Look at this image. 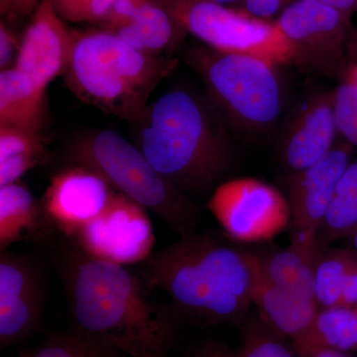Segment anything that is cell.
I'll return each mask as SVG.
<instances>
[{"instance_id":"cell-32","label":"cell","mask_w":357,"mask_h":357,"mask_svg":"<svg viewBox=\"0 0 357 357\" xmlns=\"http://www.w3.org/2000/svg\"><path fill=\"white\" fill-rule=\"evenodd\" d=\"M16 49H20L14 33L7 27L6 23L0 24V68L1 70L9 69Z\"/></svg>"},{"instance_id":"cell-9","label":"cell","mask_w":357,"mask_h":357,"mask_svg":"<svg viewBox=\"0 0 357 357\" xmlns=\"http://www.w3.org/2000/svg\"><path fill=\"white\" fill-rule=\"evenodd\" d=\"M208 208L225 232L241 243L269 241L291 222L288 199L257 178L222 183L211 195Z\"/></svg>"},{"instance_id":"cell-7","label":"cell","mask_w":357,"mask_h":357,"mask_svg":"<svg viewBox=\"0 0 357 357\" xmlns=\"http://www.w3.org/2000/svg\"><path fill=\"white\" fill-rule=\"evenodd\" d=\"M166 9L181 27L215 50L276 65L292 62V46L277 21L208 0H167Z\"/></svg>"},{"instance_id":"cell-39","label":"cell","mask_w":357,"mask_h":357,"mask_svg":"<svg viewBox=\"0 0 357 357\" xmlns=\"http://www.w3.org/2000/svg\"><path fill=\"white\" fill-rule=\"evenodd\" d=\"M208 1L215 2V3L222 4V6H227V4H234L239 0H208Z\"/></svg>"},{"instance_id":"cell-13","label":"cell","mask_w":357,"mask_h":357,"mask_svg":"<svg viewBox=\"0 0 357 357\" xmlns=\"http://www.w3.org/2000/svg\"><path fill=\"white\" fill-rule=\"evenodd\" d=\"M41 284L36 268L24 256L1 250L0 255V345L22 342L41 319Z\"/></svg>"},{"instance_id":"cell-23","label":"cell","mask_w":357,"mask_h":357,"mask_svg":"<svg viewBox=\"0 0 357 357\" xmlns=\"http://www.w3.org/2000/svg\"><path fill=\"white\" fill-rule=\"evenodd\" d=\"M357 263L356 251L319 249L314 262V285L319 307H340L347 277Z\"/></svg>"},{"instance_id":"cell-5","label":"cell","mask_w":357,"mask_h":357,"mask_svg":"<svg viewBox=\"0 0 357 357\" xmlns=\"http://www.w3.org/2000/svg\"><path fill=\"white\" fill-rule=\"evenodd\" d=\"M73 165L98 174L115 192L151 211L181 236L194 234L199 211L171 185L137 147L119 133L100 130L77 139L70 149Z\"/></svg>"},{"instance_id":"cell-14","label":"cell","mask_w":357,"mask_h":357,"mask_svg":"<svg viewBox=\"0 0 357 357\" xmlns=\"http://www.w3.org/2000/svg\"><path fill=\"white\" fill-rule=\"evenodd\" d=\"M77 35L56 13L51 0H41L21 39L14 68L47 88L69 67Z\"/></svg>"},{"instance_id":"cell-41","label":"cell","mask_w":357,"mask_h":357,"mask_svg":"<svg viewBox=\"0 0 357 357\" xmlns=\"http://www.w3.org/2000/svg\"><path fill=\"white\" fill-rule=\"evenodd\" d=\"M349 237H351L352 245H354V248L356 249L357 252V229L354 230V234H352Z\"/></svg>"},{"instance_id":"cell-27","label":"cell","mask_w":357,"mask_h":357,"mask_svg":"<svg viewBox=\"0 0 357 357\" xmlns=\"http://www.w3.org/2000/svg\"><path fill=\"white\" fill-rule=\"evenodd\" d=\"M333 114L337 131L351 146H357V88L344 83L333 91Z\"/></svg>"},{"instance_id":"cell-6","label":"cell","mask_w":357,"mask_h":357,"mask_svg":"<svg viewBox=\"0 0 357 357\" xmlns=\"http://www.w3.org/2000/svg\"><path fill=\"white\" fill-rule=\"evenodd\" d=\"M188 63L203 79L218 109L238 128L265 130L280 116L283 89L278 65L208 46L192 49Z\"/></svg>"},{"instance_id":"cell-29","label":"cell","mask_w":357,"mask_h":357,"mask_svg":"<svg viewBox=\"0 0 357 357\" xmlns=\"http://www.w3.org/2000/svg\"><path fill=\"white\" fill-rule=\"evenodd\" d=\"M43 160L33 156L11 157L0 161V187L14 184Z\"/></svg>"},{"instance_id":"cell-17","label":"cell","mask_w":357,"mask_h":357,"mask_svg":"<svg viewBox=\"0 0 357 357\" xmlns=\"http://www.w3.org/2000/svg\"><path fill=\"white\" fill-rule=\"evenodd\" d=\"M46 89L16 69L0 74V126L40 132L44 126Z\"/></svg>"},{"instance_id":"cell-15","label":"cell","mask_w":357,"mask_h":357,"mask_svg":"<svg viewBox=\"0 0 357 357\" xmlns=\"http://www.w3.org/2000/svg\"><path fill=\"white\" fill-rule=\"evenodd\" d=\"M333 91L312 98L291 123L281 146V159L292 172L314 165L333 149L335 132Z\"/></svg>"},{"instance_id":"cell-22","label":"cell","mask_w":357,"mask_h":357,"mask_svg":"<svg viewBox=\"0 0 357 357\" xmlns=\"http://www.w3.org/2000/svg\"><path fill=\"white\" fill-rule=\"evenodd\" d=\"M357 229V160L351 162L335 189L317 241L324 246L351 236Z\"/></svg>"},{"instance_id":"cell-40","label":"cell","mask_w":357,"mask_h":357,"mask_svg":"<svg viewBox=\"0 0 357 357\" xmlns=\"http://www.w3.org/2000/svg\"><path fill=\"white\" fill-rule=\"evenodd\" d=\"M0 3H1L2 13H3V11L6 13V11L8 10L10 0H0Z\"/></svg>"},{"instance_id":"cell-4","label":"cell","mask_w":357,"mask_h":357,"mask_svg":"<svg viewBox=\"0 0 357 357\" xmlns=\"http://www.w3.org/2000/svg\"><path fill=\"white\" fill-rule=\"evenodd\" d=\"M166 72L151 55L135 50L107 30L77 33L68 84L84 102L122 119L142 115L150 91Z\"/></svg>"},{"instance_id":"cell-10","label":"cell","mask_w":357,"mask_h":357,"mask_svg":"<svg viewBox=\"0 0 357 357\" xmlns=\"http://www.w3.org/2000/svg\"><path fill=\"white\" fill-rule=\"evenodd\" d=\"M70 239L86 255L123 266L145 261L156 241L146 208L119 192Z\"/></svg>"},{"instance_id":"cell-8","label":"cell","mask_w":357,"mask_h":357,"mask_svg":"<svg viewBox=\"0 0 357 357\" xmlns=\"http://www.w3.org/2000/svg\"><path fill=\"white\" fill-rule=\"evenodd\" d=\"M276 21L300 69L328 76L342 73L352 35L349 15L317 0H294Z\"/></svg>"},{"instance_id":"cell-36","label":"cell","mask_w":357,"mask_h":357,"mask_svg":"<svg viewBox=\"0 0 357 357\" xmlns=\"http://www.w3.org/2000/svg\"><path fill=\"white\" fill-rule=\"evenodd\" d=\"M38 0H10L8 9H13L20 15H27L38 6Z\"/></svg>"},{"instance_id":"cell-11","label":"cell","mask_w":357,"mask_h":357,"mask_svg":"<svg viewBox=\"0 0 357 357\" xmlns=\"http://www.w3.org/2000/svg\"><path fill=\"white\" fill-rule=\"evenodd\" d=\"M351 145L333 147L324 158L288 181V203L294 227L292 243L312 245L326 217L335 189L351 163Z\"/></svg>"},{"instance_id":"cell-30","label":"cell","mask_w":357,"mask_h":357,"mask_svg":"<svg viewBox=\"0 0 357 357\" xmlns=\"http://www.w3.org/2000/svg\"><path fill=\"white\" fill-rule=\"evenodd\" d=\"M147 0H115L109 14L102 21L107 31H112L119 26L132 20L138 9Z\"/></svg>"},{"instance_id":"cell-21","label":"cell","mask_w":357,"mask_h":357,"mask_svg":"<svg viewBox=\"0 0 357 357\" xmlns=\"http://www.w3.org/2000/svg\"><path fill=\"white\" fill-rule=\"evenodd\" d=\"M173 20L166 7L155 6L149 0L138 9L126 24L112 30L115 36L135 50L153 55L165 49L173 36Z\"/></svg>"},{"instance_id":"cell-38","label":"cell","mask_w":357,"mask_h":357,"mask_svg":"<svg viewBox=\"0 0 357 357\" xmlns=\"http://www.w3.org/2000/svg\"><path fill=\"white\" fill-rule=\"evenodd\" d=\"M351 62H357V31L352 33L351 41H349V50H347Z\"/></svg>"},{"instance_id":"cell-33","label":"cell","mask_w":357,"mask_h":357,"mask_svg":"<svg viewBox=\"0 0 357 357\" xmlns=\"http://www.w3.org/2000/svg\"><path fill=\"white\" fill-rule=\"evenodd\" d=\"M189 357H234V351L215 340H208L199 345Z\"/></svg>"},{"instance_id":"cell-37","label":"cell","mask_w":357,"mask_h":357,"mask_svg":"<svg viewBox=\"0 0 357 357\" xmlns=\"http://www.w3.org/2000/svg\"><path fill=\"white\" fill-rule=\"evenodd\" d=\"M342 77L344 83L351 84L357 88V62H351L345 66Z\"/></svg>"},{"instance_id":"cell-2","label":"cell","mask_w":357,"mask_h":357,"mask_svg":"<svg viewBox=\"0 0 357 357\" xmlns=\"http://www.w3.org/2000/svg\"><path fill=\"white\" fill-rule=\"evenodd\" d=\"M260 256L211 234H188L153 251L139 275L178 311L208 325L241 321L252 303Z\"/></svg>"},{"instance_id":"cell-16","label":"cell","mask_w":357,"mask_h":357,"mask_svg":"<svg viewBox=\"0 0 357 357\" xmlns=\"http://www.w3.org/2000/svg\"><path fill=\"white\" fill-rule=\"evenodd\" d=\"M252 303L259 311L260 318L281 337L299 340L311 328L318 314V302L275 286L261 273L256 280Z\"/></svg>"},{"instance_id":"cell-18","label":"cell","mask_w":357,"mask_h":357,"mask_svg":"<svg viewBox=\"0 0 357 357\" xmlns=\"http://www.w3.org/2000/svg\"><path fill=\"white\" fill-rule=\"evenodd\" d=\"M321 248L318 241L312 245L292 243L287 249L260 257L261 273L275 286L317 301L314 262Z\"/></svg>"},{"instance_id":"cell-25","label":"cell","mask_w":357,"mask_h":357,"mask_svg":"<svg viewBox=\"0 0 357 357\" xmlns=\"http://www.w3.org/2000/svg\"><path fill=\"white\" fill-rule=\"evenodd\" d=\"M278 333L266 324L252 321L244 331L243 342L234 351V357H299Z\"/></svg>"},{"instance_id":"cell-24","label":"cell","mask_w":357,"mask_h":357,"mask_svg":"<svg viewBox=\"0 0 357 357\" xmlns=\"http://www.w3.org/2000/svg\"><path fill=\"white\" fill-rule=\"evenodd\" d=\"M18 357H129L119 349L73 331L52 335L34 349L20 352Z\"/></svg>"},{"instance_id":"cell-35","label":"cell","mask_w":357,"mask_h":357,"mask_svg":"<svg viewBox=\"0 0 357 357\" xmlns=\"http://www.w3.org/2000/svg\"><path fill=\"white\" fill-rule=\"evenodd\" d=\"M317 1L337 9L349 16L357 10V0H317Z\"/></svg>"},{"instance_id":"cell-26","label":"cell","mask_w":357,"mask_h":357,"mask_svg":"<svg viewBox=\"0 0 357 357\" xmlns=\"http://www.w3.org/2000/svg\"><path fill=\"white\" fill-rule=\"evenodd\" d=\"M47 149L39 132L0 126V161L11 157L33 156L44 160Z\"/></svg>"},{"instance_id":"cell-28","label":"cell","mask_w":357,"mask_h":357,"mask_svg":"<svg viewBox=\"0 0 357 357\" xmlns=\"http://www.w3.org/2000/svg\"><path fill=\"white\" fill-rule=\"evenodd\" d=\"M115 0H51L64 21L74 23L103 21Z\"/></svg>"},{"instance_id":"cell-12","label":"cell","mask_w":357,"mask_h":357,"mask_svg":"<svg viewBox=\"0 0 357 357\" xmlns=\"http://www.w3.org/2000/svg\"><path fill=\"white\" fill-rule=\"evenodd\" d=\"M115 194L98 174L72 165L52 178L42 208L51 227L70 238L100 215Z\"/></svg>"},{"instance_id":"cell-3","label":"cell","mask_w":357,"mask_h":357,"mask_svg":"<svg viewBox=\"0 0 357 357\" xmlns=\"http://www.w3.org/2000/svg\"><path fill=\"white\" fill-rule=\"evenodd\" d=\"M142 153L176 189L201 194L234 162V151L211 110L183 89L160 96L141 129Z\"/></svg>"},{"instance_id":"cell-19","label":"cell","mask_w":357,"mask_h":357,"mask_svg":"<svg viewBox=\"0 0 357 357\" xmlns=\"http://www.w3.org/2000/svg\"><path fill=\"white\" fill-rule=\"evenodd\" d=\"M51 227L42 204L25 185L0 187V249L7 250L26 234H40Z\"/></svg>"},{"instance_id":"cell-31","label":"cell","mask_w":357,"mask_h":357,"mask_svg":"<svg viewBox=\"0 0 357 357\" xmlns=\"http://www.w3.org/2000/svg\"><path fill=\"white\" fill-rule=\"evenodd\" d=\"M245 10L256 17L268 20L275 14L282 13L293 0H243Z\"/></svg>"},{"instance_id":"cell-20","label":"cell","mask_w":357,"mask_h":357,"mask_svg":"<svg viewBox=\"0 0 357 357\" xmlns=\"http://www.w3.org/2000/svg\"><path fill=\"white\" fill-rule=\"evenodd\" d=\"M293 347H323L342 354L357 351V305L321 307L311 328Z\"/></svg>"},{"instance_id":"cell-1","label":"cell","mask_w":357,"mask_h":357,"mask_svg":"<svg viewBox=\"0 0 357 357\" xmlns=\"http://www.w3.org/2000/svg\"><path fill=\"white\" fill-rule=\"evenodd\" d=\"M62 255L59 262L75 331L129 357L167 356L175 342V321L139 274L75 245Z\"/></svg>"},{"instance_id":"cell-34","label":"cell","mask_w":357,"mask_h":357,"mask_svg":"<svg viewBox=\"0 0 357 357\" xmlns=\"http://www.w3.org/2000/svg\"><path fill=\"white\" fill-rule=\"evenodd\" d=\"M295 351L299 357H351L342 352L323 347H302L295 349Z\"/></svg>"}]
</instances>
